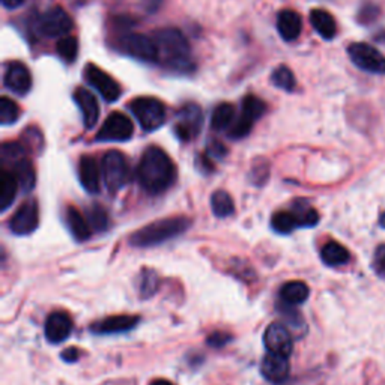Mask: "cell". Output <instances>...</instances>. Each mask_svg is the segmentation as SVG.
Segmentation results:
<instances>
[{"mask_svg": "<svg viewBox=\"0 0 385 385\" xmlns=\"http://www.w3.org/2000/svg\"><path fill=\"white\" fill-rule=\"evenodd\" d=\"M137 176L148 192L159 195L175 183L176 167L162 148L149 146L138 163Z\"/></svg>", "mask_w": 385, "mask_h": 385, "instance_id": "1", "label": "cell"}, {"mask_svg": "<svg viewBox=\"0 0 385 385\" xmlns=\"http://www.w3.org/2000/svg\"><path fill=\"white\" fill-rule=\"evenodd\" d=\"M159 60L170 70H176L181 72L191 71L195 63L191 59V48L187 38L183 32L176 27H166L155 32L154 37Z\"/></svg>", "mask_w": 385, "mask_h": 385, "instance_id": "2", "label": "cell"}, {"mask_svg": "<svg viewBox=\"0 0 385 385\" xmlns=\"http://www.w3.org/2000/svg\"><path fill=\"white\" fill-rule=\"evenodd\" d=\"M190 224L191 220L183 216L158 220L134 232L130 242L134 247H152V245L162 244L184 233L190 228Z\"/></svg>", "mask_w": 385, "mask_h": 385, "instance_id": "3", "label": "cell"}, {"mask_svg": "<svg viewBox=\"0 0 385 385\" xmlns=\"http://www.w3.org/2000/svg\"><path fill=\"white\" fill-rule=\"evenodd\" d=\"M128 107L146 133L158 130L166 122V107L154 96H138Z\"/></svg>", "mask_w": 385, "mask_h": 385, "instance_id": "4", "label": "cell"}, {"mask_svg": "<svg viewBox=\"0 0 385 385\" xmlns=\"http://www.w3.org/2000/svg\"><path fill=\"white\" fill-rule=\"evenodd\" d=\"M101 170L105 187L112 192L122 190L130 181V166L119 151H109L103 157Z\"/></svg>", "mask_w": 385, "mask_h": 385, "instance_id": "5", "label": "cell"}, {"mask_svg": "<svg viewBox=\"0 0 385 385\" xmlns=\"http://www.w3.org/2000/svg\"><path fill=\"white\" fill-rule=\"evenodd\" d=\"M265 112H266V104L261 98H258L256 95H247L242 100L241 115L238 117V121H235L233 125L230 126L229 136L233 138V141L247 137L252 131V128L254 126L256 121H259Z\"/></svg>", "mask_w": 385, "mask_h": 385, "instance_id": "6", "label": "cell"}, {"mask_svg": "<svg viewBox=\"0 0 385 385\" xmlns=\"http://www.w3.org/2000/svg\"><path fill=\"white\" fill-rule=\"evenodd\" d=\"M203 125V113L200 105L195 103H188L183 105L176 113L174 131L179 141L190 142L192 138H196L199 133L202 131Z\"/></svg>", "mask_w": 385, "mask_h": 385, "instance_id": "7", "label": "cell"}, {"mask_svg": "<svg viewBox=\"0 0 385 385\" xmlns=\"http://www.w3.org/2000/svg\"><path fill=\"white\" fill-rule=\"evenodd\" d=\"M348 55L357 68L370 74H385V56L366 42H352Z\"/></svg>", "mask_w": 385, "mask_h": 385, "instance_id": "8", "label": "cell"}, {"mask_svg": "<svg viewBox=\"0 0 385 385\" xmlns=\"http://www.w3.org/2000/svg\"><path fill=\"white\" fill-rule=\"evenodd\" d=\"M134 133V125L130 117L119 112H113L104 121L96 134V142H126Z\"/></svg>", "mask_w": 385, "mask_h": 385, "instance_id": "9", "label": "cell"}, {"mask_svg": "<svg viewBox=\"0 0 385 385\" xmlns=\"http://www.w3.org/2000/svg\"><path fill=\"white\" fill-rule=\"evenodd\" d=\"M37 29L41 35L47 38L67 37L68 32L72 29V20L65 9L60 6H53L38 17Z\"/></svg>", "mask_w": 385, "mask_h": 385, "instance_id": "10", "label": "cell"}, {"mask_svg": "<svg viewBox=\"0 0 385 385\" xmlns=\"http://www.w3.org/2000/svg\"><path fill=\"white\" fill-rule=\"evenodd\" d=\"M83 77L88 81V84L98 92L105 101L115 103L121 95V86L110 74L103 71L100 67L88 63L86 68L83 70Z\"/></svg>", "mask_w": 385, "mask_h": 385, "instance_id": "11", "label": "cell"}, {"mask_svg": "<svg viewBox=\"0 0 385 385\" xmlns=\"http://www.w3.org/2000/svg\"><path fill=\"white\" fill-rule=\"evenodd\" d=\"M121 50L125 55L143 62H158V47L154 38L141 34H130L121 39Z\"/></svg>", "mask_w": 385, "mask_h": 385, "instance_id": "12", "label": "cell"}, {"mask_svg": "<svg viewBox=\"0 0 385 385\" xmlns=\"http://www.w3.org/2000/svg\"><path fill=\"white\" fill-rule=\"evenodd\" d=\"M39 209L35 199H27L21 203L15 214L9 220V229L15 235H30L38 229Z\"/></svg>", "mask_w": 385, "mask_h": 385, "instance_id": "13", "label": "cell"}, {"mask_svg": "<svg viewBox=\"0 0 385 385\" xmlns=\"http://www.w3.org/2000/svg\"><path fill=\"white\" fill-rule=\"evenodd\" d=\"M263 344L266 349H268V352H273V354H279L283 357L291 355V352L294 349L291 331L279 322H274L265 329Z\"/></svg>", "mask_w": 385, "mask_h": 385, "instance_id": "14", "label": "cell"}, {"mask_svg": "<svg viewBox=\"0 0 385 385\" xmlns=\"http://www.w3.org/2000/svg\"><path fill=\"white\" fill-rule=\"evenodd\" d=\"M4 83L5 88L13 93L25 96L32 89V74L25 63L14 60L6 67Z\"/></svg>", "mask_w": 385, "mask_h": 385, "instance_id": "15", "label": "cell"}, {"mask_svg": "<svg viewBox=\"0 0 385 385\" xmlns=\"http://www.w3.org/2000/svg\"><path fill=\"white\" fill-rule=\"evenodd\" d=\"M72 98L74 101H76L79 110L81 113L84 126H86L88 130H92L100 117V105L95 98V95L91 93L88 89L77 88L72 93Z\"/></svg>", "mask_w": 385, "mask_h": 385, "instance_id": "16", "label": "cell"}, {"mask_svg": "<svg viewBox=\"0 0 385 385\" xmlns=\"http://www.w3.org/2000/svg\"><path fill=\"white\" fill-rule=\"evenodd\" d=\"M72 331V319L67 312H53L46 320V337L50 344L67 340Z\"/></svg>", "mask_w": 385, "mask_h": 385, "instance_id": "17", "label": "cell"}, {"mask_svg": "<svg viewBox=\"0 0 385 385\" xmlns=\"http://www.w3.org/2000/svg\"><path fill=\"white\" fill-rule=\"evenodd\" d=\"M138 316L130 315H117L105 318L100 322H95L91 329L96 334H115V333H125L137 325Z\"/></svg>", "mask_w": 385, "mask_h": 385, "instance_id": "18", "label": "cell"}, {"mask_svg": "<svg viewBox=\"0 0 385 385\" xmlns=\"http://www.w3.org/2000/svg\"><path fill=\"white\" fill-rule=\"evenodd\" d=\"M261 372L271 382H283L289 375L287 357L268 352L261 363Z\"/></svg>", "mask_w": 385, "mask_h": 385, "instance_id": "19", "label": "cell"}, {"mask_svg": "<svg viewBox=\"0 0 385 385\" xmlns=\"http://www.w3.org/2000/svg\"><path fill=\"white\" fill-rule=\"evenodd\" d=\"M100 167L96 159L91 155H84L80 158L79 164V179L83 185L91 195L100 191Z\"/></svg>", "mask_w": 385, "mask_h": 385, "instance_id": "20", "label": "cell"}, {"mask_svg": "<svg viewBox=\"0 0 385 385\" xmlns=\"http://www.w3.org/2000/svg\"><path fill=\"white\" fill-rule=\"evenodd\" d=\"M277 30L285 41H295L303 30V20L292 9H283L277 18Z\"/></svg>", "mask_w": 385, "mask_h": 385, "instance_id": "21", "label": "cell"}, {"mask_svg": "<svg viewBox=\"0 0 385 385\" xmlns=\"http://www.w3.org/2000/svg\"><path fill=\"white\" fill-rule=\"evenodd\" d=\"M65 223L77 241H86L91 238L92 228L89 221L83 217V214L76 207H68L65 211Z\"/></svg>", "mask_w": 385, "mask_h": 385, "instance_id": "22", "label": "cell"}, {"mask_svg": "<svg viewBox=\"0 0 385 385\" xmlns=\"http://www.w3.org/2000/svg\"><path fill=\"white\" fill-rule=\"evenodd\" d=\"M18 187V179L13 170L4 167L2 172H0V211H6L13 205Z\"/></svg>", "mask_w": 385, "mask_h": 385, "instance_id": "23", "label": "cell"}, {"mask_svg": "<svg viewBox=\"0 0 385 385\" xmlns=\"http://www.w3.org/2000/svg\"><path fill=\"white\" fill-rule=\"evenodd\" d=\"M310 23H312L313 29L324 39H333L337 34L336 20L325 9H312V13H310Z\"/></svg>", "mask_w": 385, "mask_h": 385, "instance_id": "24", "label": "cell"}, {"mask_svg": "<svg viewBox=\"0 0 385 385\" xmlns=\"http://www.w3.org/2000/svg\"><path fill=\"white\" fill-rule=\"evenodd\" d=\"M320 258L328 266H340L349 262L351 254L345 245H341L337 241H329L320 250Z\"/></svg>", "mask_w": 385, "mask_h": 385, "instance_id": "25", "label": "cell"}, {"mask_svg": "<svg viewBox=\"0 0 385 385\" xmlns=\"http://www.w3.org/2000/svg\"><path fill=\"white\" fill-rule=\"evenodd\" d=\"M308 294H310L308 286L304 282H298V280L287 282L280 289V296L289 306H298L304 303L308 298Z\"/></svg>", "mask_w": 385, "mask_h": 385, "instance_id": "26", "label": "cell"}, {"mask_svg": "<svg viewBox=\"0 0 385 385\" xmlns=\"http://www.w3.org/2000/svg\"><path fill=\"white\" fill-rule=\"evenodd\" d=\"M235 122V107L229 103L218 104L211 116V128L214 131H226Z\"/></svg>", "mask_w": 385, "mask_h": 385, "instance_id": "27", "label": "cell"}, {"mask_svg": "<svg viewBox=\"0 0 385 385\" xmlns=\"http://www.w3.org/2000/svg\"><path fill=\"white\" fill-rule=\"evenodd\" d=\"M11 170H13L14 175L17 176L21 190L30 191L32 188L35 187V183H37L35 169L26 157L18 159L17 163H14L13 166H11Z\"/></svg>", "mask_w": 385, "mask_h": 385, "instance_id": "28", "label": "cell"}, {"mask_svg": "<svg viewBox=\"0 0 385 385\" xmlns=\"http://www.w3.org/2000/svg\"><path fill=\"white\" fill-rule=\"evenodd\" d=\"M211 208H212V212L216 214L217 217L224 218V217L232 216L235 211V203H233V199L230 197L229 192L218 190L216 192H212Z\"/></svg>", "mask_w": 385, "mask_h": 385, "instance_id": "29", "label": "cell"}, {"mask_svg": "<svg viewBox=\"0 0 385 385\" xmlns=\"http://www.w3.org/2000/svg\"><path fill=\"white\" fill-rule=\"evenodd\" d=\"M271 226L279 233H292L296 228H299V221L296 216L291 211H280L273 216Z\"/></svg>", "mask_w": 385, "mask_h": 385, "instance_id": "30", "label": "cell"}, {"mask_svg": "<svg viewBox=\"0 0 385 385\" xmlns=\"http://www.w3.org/2000/svg\"><path fill=\"white\" fill-rule=\"evenodd\" d=\"M271 83L275 88H279L286 92H292L296 88V79L294 76V72L291 68H287L286 65L277 67L273 74H271Z\"/></svg>", "mask_w": 385, "mask_h": 385, "instance_id": "31", "label": "cell"}, {"mask_svg": "<svg viewBox=\"0 0 385 385\" xmlns=\"http://www.w3.org/2000/svg\"><path fill=\"white\" fill-rule=\"evenodd\" d=\"M21 112L17 103H14L8 96H2L0 98V124L2 125H11L18 121Z\"/></svg>", "mask_w": 385, "mask_h": 385, "instance_id": "32", "label": "cell"}, {"mask_svg": "<svg viewBox=\"0 0 385 385\" xmlns=\"http://www.w3.org/2000/svg\"><path fill=\"white\" fill-rule=\"evenodd\" d=\"M58 53L62 59H65L67 62H74L77 59L79 55V39L76 37H62L60 41L58 42Z\"/></svg>", "mask_w": 385, "mask_h": 385, "instance_id": "33", "label": "cell"}, {"mask_svg": "<svg viewBox=\"0 0 385 385\" xmlns=\"http://www.w3.org/2000/svg\"><path fill=\"white\" fill-rule=\"evenodd\" d=\"M2 163L4 166H13L14 163H17L18 159L26 157V149L21 143H15V142H6L2 145Z\"/></svg>", "mask_w": 385, "mask_h": 385, "instance_id": "34", "label": "cell"}, {"mask_svg": "<svg viewBox=\"0 0 385 385\" xmlns=\"http://www.w3.org/2000/svg\"><path fill=\"white\" fill-rule=\"evenodd\" d=\"M294 214H295L298 221H299V226H303V228L316 226L318 221H319V214L313 208H310L308 205H306L304 202L298 203Z\"/></svg>", "mask_w": 385, "mask_h": 385, "instance_id": "35", "label": "cell"}, {"mask_svg": "<svg viewBox=\"0 0 385 385\" xmlns=\"http://www.w3.org/2000/svg\"><path fill=\"white\" fill-rule=\"evenodd\" d=\"M88 221L96 232H104L109 228V216L101 205H92L88 211Z\"/></svg>", "mask_w": 385, "mask_h": 385, "instance_id": "36", "label": "cell"}, {"mask_svg": "<svg viewBox=\"0 0 385 385\" xmlns=\"http://www.w3.org/2000/svg\"><path fill=\"white\" fill-rule=\"evenodd\" d=\"M378 15H379V8L377 5L365 4L358 11L357 20H358V23H361V25H370L378 18Z\"/></svg>", "mask_w": 385, "mask_h": 385, "instance_id": "37", "label": "cell"}, {"mask_svg": "<svg viewBox=\"0 0 385 385\" xmlns=\"http://www.w3.org/2000/svg\"><path fill=\"white\" fill-rule=\"evenodd\" d=\"M157 283H158V279H157V274L152 273V271H146L143 273V280H142V295L143 296H151L155 289H157Z\"/></svg>", "mask_w": 385, "mask_h": 385, "instance_id": "38", "label": "cell"}, {"mask_svg": "<svg viewBox=\"0 0 385 385\" xmlns=\"http://www.w3.org/2000/svg\"><path fill=\"white\" fill-rule=\"evenodd\" d=\"M373 270L375 273L385 279V245H379L373 256Z\"/></svg>", "mask_w": 385, "mask_h": 385, "instance_id": "39", "label": "cell"}, {"mask_svg": "<svg viewBox=\"0 0 385 385\" xmlns=\"http://www.w3.org/2000/svg\"><path fill=\"white\" fill-rule=\"evenodd\" d=\"M230 340H232V337L228 333H223V331H216V333H212L208 337V345L212 346V348H223V346H226Z\"/></svg>", "mask_w": 385, "mask_h": 385, "instance_id": "40", "label": "cell"}, {"mask_svg": "<svg viewBox=\"0 0 385 385\" xmlns=\"http://www.w3.org/2000/svg\"><path fill=\"white\" fill-rule=\"evenodd\" d=\"M207 154H208V157H212V158H223L228 154V149L221 142L211 141L208 145V149H207Z\"/></svg>", "mask_w": 385, "mask_h": 385, "instance_id": "41", "label": "cell"}, {"mask_svg": "<svg viewBox=\"0 0 385 385\" xmlns=\"http://www.w3.org/2000/svg\"><path fill=\"white\" fill-rule=\"evenodd\" d=\"M62 358L67 363H74L80 358V351L77 348H68L62 352Z\"/></svg>", "mask_w": 385, "mask_h": 385, "instance_id": "42", "label": "cell"}, {"mask_svg": "<svg viewBox=\"0 0 385 385\" xmlns=\"http://www.w3.org/2000/svg\"><path fill=\"white\" fill-rule=\"evenodd\" d=\"M25 4V0H2V5L6 9H17Z\"/></svg>", "mask_w": 385, "mask_h": 385, "instance_id": "43", "label": "cell"}, {"mask_svg": "<svg viewBox=\"0 0 385 385\" xmlns=\"http://www.w3.org/2000/svg\"><path fill=\"white\" fill-rule=\"evenodd\" d=\"M151 385H172V384H170V382L166 381V379H155Z\"/></svg>", "mask_w": 385, "mask_h": 385, "instance_id": "44", "label": "cell"}, {"mask_svg": "<svg viewBox=\"0 0 385 385\" xmlns=\"http://www.w3.org/2000/svg\"><path fill=\"white\" fill-rule=\"evenodd\" d=\"M379 226L385 229V212H384V214H382V216L379 217Z\"/></svg>", "mask_w": 385, "mask_h": 385, "instance_id": "45", "label": "cell"}]
</instances>
